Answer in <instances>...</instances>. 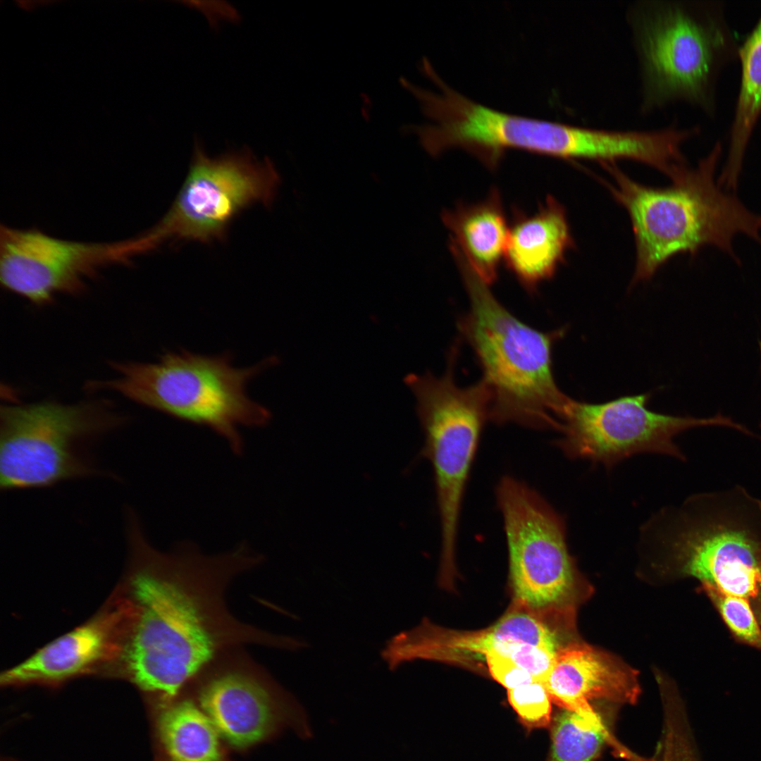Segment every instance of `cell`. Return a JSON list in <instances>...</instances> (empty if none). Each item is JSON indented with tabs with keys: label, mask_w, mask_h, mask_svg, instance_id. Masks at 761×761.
Masks as SVG:
<instances>
[{
	"label": "cell",
	"mask_w": 761,
	"mask_h": 761,
	"mask_svg": "<svg viewBox=\"0 0 761 761\" xmlns=\"http://www.w3.org/2000/svg\"><path fill=\"white\" fill-rule=\"evenodd\" d=\"M269 357L254 366L239 368L230 354H200L182 349L166 352L154 362H112L116 376L92 383L175 419L207 427L240 454L244 442L240 426L262 427L270 411L252 400L247 385L274 365Z\"/></svg>",
	"instance_id": "8992f818"
},
{
	"label": "cell",
	"mask_w": 761,
	"mask_h": 761,
	"mask_svg": "<svg viewBox=\"0 0 761 761\" xmlns=\"http://www.w3.org/2000/svg\"><path fill=\"white\" fill-rule=\"evenodd\" d=\"M504 260L508 269L528 292L551 279L574 247L566 210L547 196L538 211L528 216L514 209Z\"/></svg>",
	"instance_id": "e0dca14e"
},
{
	"label": "cell",
	"mask_w": 761,
	"mask_h": 761,
	"mask_svg": "<svg viewBox=\"0 0 761 761\" xmlns=\"http://www.w3.org/2000/svg\"><path fill=\"white\" fill-rule=\"evenodd\" d=\"M426 73L440 90L416 91L433 123L419 133L433 155L461 148L494 170L511 149L557 158L562 123L499 111L478 104L448 86L431 66Z\"/></svg>",
	"instance_id": "7c38bea8"
},
{
	"label": "cell",
	"mask_w": 761,
	"mask_h": 761,
	"mask_svg": "<svg viewBox=\"0 0 761 761\" xmlns=\"http://www.w3.org/2000/svg\"><path fill=\"white\" fill-rule=\"evenodd\" d=\"M457 355L449 354L446 372L409 374L405 383L416 400L425 435L424 455L433 470L441 529V567L452 569L459 515L483 426L489 420V395L480 380L467 387L454 378Z\"/></svg>",
	"instance_id": "ba28073f"
},
{
	"label": "cell",
	"mask_w": 761,
	"mask_h": 761,
	"mask_svg": "<svg viewBox=\"0 0 761 761\" xmlns=\"http://www.w3.org/2000/svg\"><path fill=\"white\" fill-rule=\"evenodd\" d=\"M505 614L490 627L478 632L458 635L457 650L485 655L502 643H521L546 647L557 651L562 648L556 632L539 615V610L521 603Z\"/></svg>",
	"instance_id": "44dd1931"
},
{
	"label": "cell",
	"mask_w": 761,
	"mask_h": 761,
	"mask_svg": "<svg viewBox=\"0 0 761 761\" xmlns=\"http://www.w3.org/2000/svg\"><path fill=\"white\" fill-rule=\"evenodd\" d=\"M451 231V245L488 285L496 281L504 257L509 228L498 190L493 188L478 203L459 204L442 214Z\"/></svg>",
	"instance_id": "ac0fdd59"
},
{
	"label": "cell",
	"mask_w": 761,
	"mask_h": 761,
	"mask_svg": "<svg viewBox=\"0 0 761 761\" xmlns=\"http://www.w3.org/2000/svg\"><path fill=\"white\" fill-rule=\"evenodd\" d=\"M542 683L557 705L596 722L602 721L590 700L634 703L640 694L636 671L582 643L563 648Z\"/></svg>",
	"instance_id": "2e32d148"
},
{
	"label": "cell",
	"mask_w": 761,
	"mask_h": 761,
	"mask_svg": "<svg viewBox=\"0 0 761 761\" xmlns=\"http://www.w3.org/2000/svg\"><path fill=\"white\" fill-rule=\"evenodd\" d=\"M741 77L730 131L727 161L718 184L729 189L737 186L745 152L761 116V16L738 48Z\"/></svg>",
	"instance_id": "d6986e66"
},
{
	"label": "cell",
	"mask_w": 761,
	"mask_h": 761,
	"mask_svg": "<svg viewBox=\"0 0 761 761\" xmlns=\"http://www.w3.org/2000/svg\"><path fill=\"white\" fill-rule=\"evenodd\" d=\"M703 588L734 637L761 650V624L750 604L707 584Z\"/></svg>",
	"instance_id": "603a6c76"
},
{
	"label": "cell",
	"mask_w": 761,
	"mask_h": 761,
	"mask_svg": "<svg viewBox=\"0 0 761 761\" xmlns=\"http://www.w3.org/2000/svg\"><path fill=\"white\" fill-rule=\"evenodd\" d=\"M608 738L602 722L564 710L554 720L550 761H591Z\"/></svg>",
	"instance_id": "7402d4cb"
},
{
	"label": "cell",
	"mask_w": 761,
	"mask_h": 761,
	"mask_svg": "<svg viewBox=\"0 0 761 761\" xmlns=\"http://www.w3.org/2000/svg\"><path fill=\"white\" fill-rule=\"evenodd\" d=\"M125 519L132 614L118 660L141 690L172 699L230 639L231 619L215 581L250 568L251 557L242 545L209 556L190 542L161 552L149 544L135 512Z\"/></svg>",
	"instance_id": "6da1fadb"
},
{
	"label": "cell",
	"mask_w": 761,
	"mask_h": 761,
	"mask_svg": "<svg viewBox=\"0 0 761 761\" xmlns=\"http://www.w3.org/2000/svg\"><path fill=\"white\" fill-rule=\"evenodd\" d=\"M123 422L101 401L1 406V490L47 488L100 475L95 445Z\"/></svg>",
	"instance_id": "52a82bcc"
},
{
	"label": "cell",
	"mask_w": 761,
	"mask_h": 761,
	"mask_svg": "<svg viewBox=\"0 0 761 761\" xmlns=\"http://www.w3.org/2000/svg\"><path fill=\"white\" fill-rule=\"evenodd\" d=\"M758 345H759V349H760V357H761V338L758 341Z\"/></svg>",
	"instance_id": "4316f807"
},
{
	"label": "cell",
	"mask_w": 761,
	"mask_h": 761,
	"mask_svg": "<svg viewBox=\"0 0 761 761\" xmlns=\"http://www.w3.org/2000/svg\"><path fill=\"white\" fill-rule=\"evenodd\" d=\"M157 733L169 761H222L217 729L190 700L166 706L157 719Z\"/></svg>",
	"instance_id": "ffe728a7"
},
{
	"label": "cell",
	"mask_w": 761,
	"mask_h": 761,
	"mask_svg": "<svg viewBox=\"0 0 761 761\" xmlns=\"http://www.w3.org/2000/svg\"><path fill=\"white\" fill-rule=\"evenodd\" d=\"M279 180L271 161L259 160L248 149L211 156L197 142L173 204L143 233L149 251L167 243L221 240L245 209L273 202Z\"/></svg>",
	"instance_id": "9c48e42d"
},
{
	"label": "cell",
	"mask_w": 761,
	"mask_h": 761,
	"mask_svg": "<svg viewBox=\"0 0 761 761\" xmlns=\"http://www.w3.org/2000/svg\"><path fill=\"white\" fill-rule=\"evenodd\" d=\"M485 657L492 676L507 689L535 681L528 672L509 658L497 654H488Z\"/></svg>",
	"instance_id": "484cf974"
},
{
	"label": "cell",
	"mask_w": 761,
	"mask_h": 761,
	"mask_svg": "<svg viewBox=\"0 0 761 761\" xmlns=\"http://www.w3.org/2000/svg\"><path fill=\"white\" fill-rule=\"evenodd\" d=\"M640 536L683 574L746 600L761 624V500L743 487L689 496L653 514Z\"/></svg>",
	"instance_id": "5b68a950"
},
{
	"label": "cell",
	"mask_w": 761,
	"mask_h": 761,
	"mask_svg": "<svg viewBox=\"0 0 761 761\" xmlns=\"http://www.w3.org/2000/svg\"><path fill=\"white\" fill-rule=\"evenodd\" d=\"M559 652L529 644L502 643L495 646L485 655L497 654L509 658L528 672L535 681L543 683L552 669Z\"/></svg>",
	"instance_id": "d4e9b609"
},
{
	"label": "cell",
	"mask_w": 761,
	"mask_h": 761,
	"mask_svg": "<svg viewBox=\"0 0 761 761\" xmlns=\"http://www.w3.org/2000/svg\"><path fill=\"white\" fill-rule=\"evenodd\" d=\"M626 16L638 65L641 113L676 102L711 111L717 75L738 51L719 8L638 1Z\"/></svg>",
	"instance_id": "277c9868"
},
{
	"label": "cell",
	"mask_w": 761,
	"mask_h": 761,
	"mask_svg": "<svg viewBox=\"0 0 761 761\" xmlns=\"http://www.w3.org/2000/svg\"><path fill=\"white\" fill-rule=\"evenodd\" d=\"M132 606L128 597L42 648L1 675L4 685L57 683L119 659Z\"/></svg>",
	"instance_id": "9a60e30c"
},
{
	"label": "cell",
	"mask_w": 761,
	"mask_h": 761,
	"mask_svg": "<svg viewBox=\"0 0 761 761\" xmlns=\"http://www.w3.org/2000/svg\"><path fill=\"white\" fill-rule=\"evenodd\" d=\"M722 154L717 142L693 169L683 166L666 187L641 185L615 162L600 163L614 180L602 182L627 211L634 234L636 264L632 282L650 279L670 257L695 254L711 245L738 261L731 245L743 233L761 244V216L734 196L724 193L714 180Z\"/></svg>",
	"instance_id": "7a4b0ae2"
},
{
	"label": "cell",
	"mask_w": 761,
	"mask_h": 761,
	"mask_svg": "<svg viewBox=\"0 0 761 761\" xmlns=\"http://www.w3.org/2000/svg\"><path fill=\"white\" fill-rule=\"evenodd\" d=\"M516 602L543 610L558 606L574 586L563 517L538 492L512 476L496 488Z\"/></svg>",
	"instance_id": "8fae6325"
},
{
	"label": "cell",
	"mask_w": 761,
	"mask_h": 761,
	"mask_svg": "<svg viewBox=\"0 0 761 761\" xmlns=\"http://www.w3.org/2000/svg\"><path fill=\"white\" fill-rule=\"evenodd\" d=\"M650 394L593 404L571 400L559 419L556 445L571 459H586L607 469L643 453L684 460L674 440L687 430L724 426L743 433L748 428L720 413L709 418L673 416L647 407Z\"/></svg>",
	"instance_id": "30bf717a"
},
{
	"label": "cell",
	"mask_w": 761,
	"mask_h": 761,
	"mask_svg": "<svg viewBox=\"0 0 761 761\" xmlns=\"http://www.w3.org/2000/svg\"><path fill=\"white\" fill-rule=\"evenodd\" d=\"M202 710L232 745L245 748L266 738L284 724L308 736L303 710L280 688L242 669L216 673L199 692Z\"/></svg>",
	"instance_id": "5bb4252c"
},
{
	"label": "cell",
	"mask_w": 761,
	"mask_h": 761,
	"mask_svg": "<svg viewBox=\"0 0 761 761\" xmlns=\"http://www.w3.org/2000/svg\"><path fill=\"white\" fill-rule=\"evenodd\" d=\"M469 299L458 328L482 370L489 395V420L558 430L571 398L552 370L555 343L567 328L536 330L509 311L459 254L454 256Z\"/></svg>",
	"instance_id": "3957f363"
},
{
	"label": "cell",
	"mask_w": 761,
	"mask_h": 761,
	"mask_svg": "<svg viewBox=\"0 0 761 761\" xmlns=\"http://www.w3.org/2000/svg\"><path fill=\"white\" fill-rule=\"evenodd\" d=\"M133 238L111 242H81L50 235L35 228L1 225V285L37 306L61 294L78 295L99 271L129 263L137 256Z\"/></svg>",
	"instance_id": "4fadbf2b"
},
{
	"label": "cell",
	"mask_w": 761,
	"mask_h": 761,
	"mask_svg": "<svg viewBox=\"0 0 761 761\" xmlns=\"http://www.w3.org/2000/svg\"><path fill=\"white\" fill-rule=\"evenodd\" d=\"M508 700L522 722L530 728L545 727L551 721V698L541 682L507 689Z\"/></svg>",
	"instance_id": "cb8c5ba5"
}]
</instances>
